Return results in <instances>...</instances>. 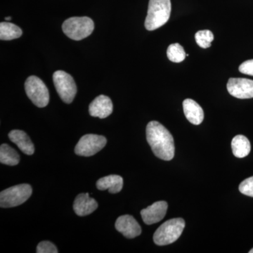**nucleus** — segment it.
<instances>
[{
  "instance_id": "1",
  "label": "nucleus",
  "mask_w": 253,
  "mask_h": 253,
  "mask_svg": "<svg viewBox=\"0 0 253 253\" xmlns=\"http://www.w3.org/2000/svg\"><path fill=\"white\" fill-rule=\"evenodd\" d=\"M146 139L156 157L171 161L174 156V139L161 123L151 121L146 126Z\"/></svg>"
},
{
  "instance_id": "2",
  "label": "nucleus",
  "mask_w": 253,
  "mask_h": 253,
  "mask_svg": "<svg viewBox=\"0 0 253 253\" xmlns=\"http://www.w3.org/2000/svg\"><path fill=\"white\" fill-rule=\"evenodd\" d=\"M172 5L170 0H149L145 27L149 31L164 26L170 17Z\"/></svg>"
},
{
  "instance_id": "3",
  "label": "nucleus",
  "mask_w": 253,
  "mask_h": 253,
  "mask_svg": "<svg viewBox=\"0 0 253 253\" xmlns=\"http://www.w3.org/2000/svg\"><path fill=\"white\" fill-rule=\"evenodd\" d=\"M185 227V221L181 218L169 219L163 223L156 231L154 241L158 246H166L175 242Z\"/></svg>"
},
{
  "instance_id": "4",
  "label": "nucleus",
  "mask_w": 253,
  "mask_h": 253,
  "mask_svg": "<svg viewBox=\"0 0 253 253\" xmlns=\"http://www.w3.org/2000/svg\"><path fill=\"white\" fill-rule=\"evenodd\" d=\"M62 29L66 36L73 41H79L90 36L94 31V21L90 18L71 17L63 23Z\"/></svg>"
},
{
  "instance_id": "5",
  "label": "nucleus",
  "mask_w": 253,
  "mask_h": 253,
  "mask_svg": "<svg viewBox=\"0 0 253 253\" xmlns=\"http://www.w3.org/2000/svg\"><path fill=\"white\" fill-rule=\"evenodd\" d=\"M32 192L31 186L27 184H19L5 189L0 194V206L8 208L20 206L31 197Z\"/></svg>"
},
{
  "instance_id": "6",
  "label": "nucleus",
  "mask_w": 253,
  "mask_h": 253,
  "mask_svg": "<svg viewBox=\"0 0 253 253\" xmlns=\"http://www.w3.org/2000/svg\"><path fill=\"white\" fill-rule=\"evenodd\" d=\"M26 94L32 102L39 108L47 106L49 101V94L44 82L37 76L28 78L25 83Z\"/></svg>"
},
{
  "instance_id": "7",
  "label": "nucleus",
  "mask_w": 253,
  "mask_h": 253,
  "mask_svg": "<svg viewBox=\"0 0 253 253\" xmlns=\"http://www.w3.org/2000/svg\"><path fill=\"white\" fill-rule=\"evenodd\" d=\"M53 81L63 102L66 104L72 103L77 93V86L72 76L65 71H57L53 75Z\"/></svg>"
},
{
  "instance_id": "8",
  "label": "nucleus",
  "mask_w": 253,
  "mask_h": 253,
  "mask_svg": "<svg viewBox=\"0 0 253 253\" xmlns=\"http://www.w3.org/2000/svg\"><path fill=\"white\" fill-rule=\"evenodd\" d=\"M107 140L104 136L97 134H86L82 136L77 145L75 152L78 156H92L97 154L106 146Z\"/></svg>"
},
{
  "instance_id": "9",
  "label": "nucleus",
  "mask_w": 253,
  "mask_h": 253,
  "mask_svg": "<svg viewBox=\"0 0 253 253\" xmlns=\"http://www.w3.org/2000/svg\"><path fill=\"white\" fill-rule=\"evenodd\" d=\"M229 94L238 99L253 98V81L246 78H230L227 83Z\"/></svg>"
},
{
  "instance_id": "10",
  "label": "nucleus",
  "mask_w": 253,
  "mask_h": 253,
  "mask_svg": "<svg viewBox=\"0 0 253 253\" xmlns=\"http://www.w3.org/2000/svg\"><path fill=\"white\" fill-rule=\"evenodd\" d=\"M168 204L166 201H158L141 211V215L145 224H156L162 220L167 213Z\"/></svg>"
},
{
  "instance_id": "11",
  "label": "nucleus",
  "mask_w": 253,
  "mask_h": 253,
  "mask_svg": "<svg viewBox=\"0 0 253 253\" xmlns=\"http://www.w3.org/2000/svg\"><path fill=\"white\" fill-rule=\"evenodd\" d=\"M116 229L127 239H134L141 233V226L132 216H121L116 221Z\"/></svg>"
},
{
  "instance_id": "12",
  "label": "nucleus",
  "mask_w": 253,
  "mask_h": 253,
  "mask_svg": "<svg viewBox=\"0 0 253 253\" xmlns=\"http://www.w3.org/2000/svg\"><path fill=\"white\" fill-rule=\"evenodd\" d=\"M113 109L111 99L105 95H100L89 104V113L92 117L104 119L112 113Z\"/></svg>"
},
{
  "instance_id": "13",
  "label": "nucleus",
  "mask_w": 253,
  "mask_h": 253,
  "mask_svg": "<svg viewBox=\"0 0 253 253\" xmlns=\"http://www.w3.org/2000/svg\"><path fill=\"white\" fill-rule=\"evenodd\" d=\"M97 208V202L94 199H91L89 194L78 195L73 204L75 212L81 217L90 214Z\"/></svg>"
},
{
  "instance_id": "14",
  "label": "nucleus",
  "mask_w": 253,
  "mask_h": 253,
  "mask_svg": "<svg viewBox=\"0 0 253 253\" xmlns=\"http://www.w3.org/2000/svg\"><path fill=\"white\" fill-rule=\"evenodd\" d=\"M183 109H184L186 119L195 126H199L204 121V110L194 100L191 99L184 100L183 102Z\"/></svg>"
},
{
  "instance_id": "15",
  "label": "nucleus",
  "mask_w": 253,
  "mask_h": 253,
  "mask_svg": "<svg viewBox=\"0 0 253 253\" xmlns=\"http://www.w3.org/2000/svg\"><path fill=\"white\" fill-rule=\"evenodd\" d=\"M9 138L10 140L17 145L18 147L25 154L31 156L34 154V145L25 131L14 129V130L10 131Z\"/></svg>"
},
{
  "instance_id": "16",
  "label": "nucleus",
  "mask_w": 253,
  "mask_h": 253,
  "mask_svg": "<svg viewBox=\"0 0 253 253\" xmlns=\"http://www.w3.org/2000/svg\"><path fill=\"white\" fill-rule=\"evenodd\" d=\"M123 179L119 175H109L101 178L96 182V187L101 191L109 190L111 194H117L123 189Z\"/></svg>"
},
{
  "instance_id": "17",
  "label": "nucleus",
  "mask_w": 253,
  "mask_h": 253,
  "mask_svg": "<svg viewBox=\"0 0 253 253\" xmlns=\"http://www.w3.org/2000/svg\"><path fill=\"white\" fill-rule=\"evenodd\" d=\"M233 154L236 157H246L251 152V146L247 137L244 135H237L231 141Z\"/></svg>"
},
{
  "instance_id": "18",
  "label": "nucleus",
  "mask_w": 253,
  "mask_h": 253,
  "mask_svg": "<svg viewBox=\"0 0 253 253\" xmlns=\"http://www.w3.org/2000/svg\"><path fill=\"white\" fill-rule=\"evenodd\" d=\"M0 162L6 166H16L20 162L19 155L9 145L1 144L0 146Z\"/></svg>"
},
{
  "instance_id": "19",
  "label": "nucleus",
  "mask_w": 253,
  "mask_h": 253,
  "mask_svg": "<svg viewBox=\"0 0 253 253\" xmlns=\"http://www.w3.org/2000/svg\"><path fill=\"white\" fill-rule=\"evenodd\" d=\"M22 31L18 26L9 22L0 23V39L1 41H11L22 36Z\"/></svg>"
},
{
  "instance_id": "20",
  "label": "nucleus",
  "mask_w": 253,
  "mask_h": 253,
  "mask_svg": "<svg viewBox=\"0 0 253 253\" xmlns=\"http://www.w3.org/2000/svg\"><path fill=\"white\" fill-rule=\"evenodd\" d=\"M167 55L169 61L174 63L181 62L185 59L186 56L184 48L178 43H174L168 46Z\"/></svg>"
},
{
  "instance_id": "21",
  "label": "nucleus",
  "mask_w": 253,
  "mask_h": 253,
  "mask_svg": "<svg viewBox=\"0 0 253 253\" xmlns=\"http://www.w3.org/2000/svg\"><path fill=\"white\" fill-rule=\"evenodd\" d=\"M195 39L198 45L206 49L211 46V43L214 40V36L209 30H204L197 32L195 35Z\"/></svg>"
},
{
  "instance_id": "22",
  "label": "nucleus",
  "mask_w": 253,
  "mask_h": 253,
  "mask_svg": "<svg viewBox=\"0 0 253 253\" xmlns=\"http://www.w3.org/2000/svg\"><path fill=\"white\" fill-rule=\"evenodd\" d=\"M240 192L246 196L253 197V176L245 179L239 185Z\"/></svg>"
},
{
  "instance_id": "23",
  "label": "nucleus",
  "mask_w": 253,
  "mask_h": 253,
  "mask_svg": "<svg viewBox=\"0 0 253 253\" xmlns=\"http://www.w3.org/2000/svg\"><path fill=\"white\" fill-rule=\"evenodd\" d=\"M59 252L56 246L49 241H42L37 247L38 253H57Z\"/></svg>"
},
{
  "instance_id": "24",
  "label": "nucleus",
  "mask_w": 253,
  "mask_h": 253,
  "mask_svg": "<svg viewBox=\"0 0 253 253\" xmlns=\"http://www.w3.org/2000/svg\"><path fill=\"white\" fill-rule=\"evenodd\" d=\"M239 71L244 74L253 76V59L245 61L239 66Z\"/></svg>"
},
{
  "instance_id": "25",
  "label": "nucleus",
  "mask_w": 253,
  "mask_h": 253,
  "mask_svg": "<svg viewBox=\"0 0 253 253\" xmlns=\"http://www.w3.org/2000/svg\"><path fill=\"white\" fill-rule=\"evenodd\" d=\"M5 19H6V21H10V20H11V17H6Z\"/></svg>"
},
{
  "instance_id": "26",
  "label": "nucleus",
  "mask_w": 253,
  "mask_h": 253,
  "mask_svg": "<svg viewBox=\"0 0 253 253\" xmlns=\"http://www.w3.org/2000/svg\"><path fill=\"white\" fill-rule=\"evenodd\" d=\"M249 253H253V249H251V251H249Z\"/></svg>"
}]
</instances>
